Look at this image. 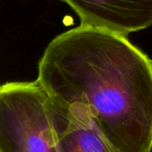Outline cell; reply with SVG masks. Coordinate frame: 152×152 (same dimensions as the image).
<instances>
[{
    "label": "cell",
    "mask_w": 152,
    "mask_h": 152,
    "mask_svg": "<svg viewBox=\"0 0 152 152\" xmlns=\"http://www.w3.org/2000/svg\"><path fill=\"white\" fill-rule=\"evenodd\" d=\"M80 19V25L127 37L152 25V0H61Z\"/></svg>",
    "instance_id": "cell-3"
},
{
    "label": "cell",
    "mask_w": 152,
    "mask_h": 152,
    "mask_svg": "<svg viewBox=\"0 0 152 152\" xmlns=\"http://www.w3.org/2000/svg\"><path fill=\"white\" fill-rule=\"evenodd\" d=\"M0 152H60L49 98L37 80L0 86Z\"/></svg>",
    "instance_id": "cell-2"
},
{
    "label": "cell",
    "mask_w": 152,
    "mask_h": 152,
    "mask_svg": "<svg viewBox=\"0 0 152 152\" xmlns=\"http://www.w3.org/2000/svg\"><path fill=\"white\" fill-rule=\"evenodd\" d=\"M49 107L60 152H120L106 139L86 106L62 105L49 99Z\"/></svg>",
    "instance_id": "cell-4"
},
{
    "label": "cell",
    "mask_w": 152,
    "mask_h": 152,
    "mask_svg": "<svg viewBox=\"0 0 152 152\" xmlns=\"http://www.w3.org/2000/svg\"></svg>",
    "instance_id": "cell-5"
},
{
    "label": "cell",
    "mask_w": 152,
    "mask_h": 152,
    "mask_svg": "<svg viewBox=\"0 0 152 152\" xmlns=\"http://www.w3.org/2000/svg\"><path fill=\"white\" fill-rule=\"evenodd\" d=\"M37 81L49 99L87 108L120 152L152 151V60L126 37L79 25L53 38Z\"/></svg>",
    "instance_id": "cell-1"
}]
</instances>
